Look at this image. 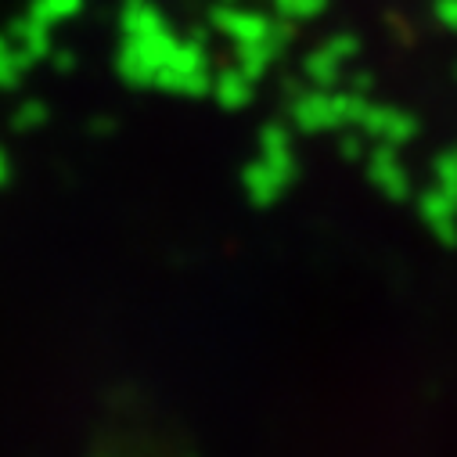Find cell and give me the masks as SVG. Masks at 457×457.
<instances>
[{
  "label": "cell",
  "mask_w": 457,
  "mask_h": 457,
  "mask_svg": "<svg viewBox=\"0 0 457 457\" xmlns=\"http://www.w3.org/2000/svg\"><path fill=\"white\" fill-rule=\"evenodd\" d=\"M324 4L328 0H278L281 15H288V19H313L324 12Z\"/></svg>",
  "instance_id": "4"
},
{
  "label": "cell",
  "mask_w": 457,
  "mask_h": 457,
  "mask_svg": "<svg viewBox=\"0 0 457 457\" xmlns=\"http://www.w3.org/2000/svg\"><path fill=\"white\" fill-rule=\"evenodd\" d=\"M436 15H439L443 26L457 29V0H436Z\"/></svg>",
  "instance_id": "5"
},
{
  "label": "cell",
  "mask_w": 457,
  "mask_h": 457,
  "mask_svg": "<svg viewBox=\"0 0 457 457\" xmlns=\"http://www.w3.org/2000/svg\"><path fill=\"white\" fill-rule=\"evenodd\" d=\"M123 29H127V37H148V33L166 29V19L155 4H148V0H127Z\"/></svg>",
  "instance_id": "2"
},
{
  "label": "cell",
  "mask_w": 457,
  "mask_h": 457,
  "mask_svg": "<svg viewBox=\"0 0 457 457\" xmlns=\"http://www.w3.org/2000/svg\"><path fill=\"white\" fill-rule=\"evenodd\" d=\"M79 4H83V0H33L29 15H33V19H40L44 26H54V22H62V19L76 15V12H79Z\"/></svg>",
  "instance_id": "3"
},
{
  "label": "cell",
  "mask_w": 457,
  "mask_h": 457,
  "mask_svg": "<svg viewBox=\"0 0 457 457\" xmlns=\"http://www.w3.org/2000/svg\"><path fill=\"white\" fill-rule=\"evenodd\" d=\"M216 26H220L223 33H231V37L238 40V47H242V44H253V40H263V37L274 33V26H270L263 15L245 12V8H220V12H216Z\"/></svg>",
  "instance_id": "1"
}]
</instances>
